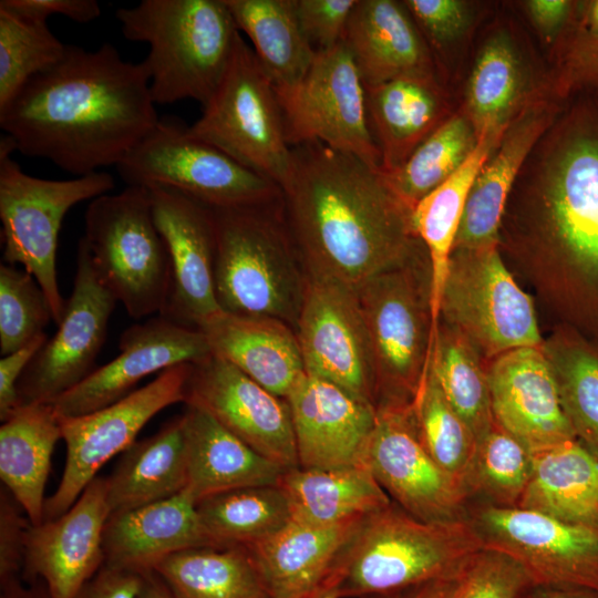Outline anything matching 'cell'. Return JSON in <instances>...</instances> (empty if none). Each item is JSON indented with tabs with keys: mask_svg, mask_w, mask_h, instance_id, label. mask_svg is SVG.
I'll use <instances>...</instances> for the list:
<instances>
[{
	"mask_svg": "<svg viewBox=\"0 0 598 598\" xmlns=\"http://www.w3.org/2000/svg\"><path fill=\"white\" fill-rule=\"evenodd\" d=\"M0 598H51L41 580L25 581L22 577L0 584Z\"/></svg>",
	"mask_w": 598,
	"mask_h": 598,
	"instance_id": "91938a15",
	"label": "cell"
},
{
	"mask_svg": "<svg viewBox=\"0 0 598 598\" xmlns=\"http://www.w3.org/2000/svg\"><path fill=\"white\" fill-rule=\"evenodd\" d=\"M440 322L464 337L486 363L544 341L534 300L515 280L499 245L453 249Z\"/></svg>",
	"mask_w": 598,
	"mask_h": 598,
	"instance_id": "30bf717a",
	"label": "cell"
},
{
	"mask_svg": "<svg viewBox=\"0 0 598 598\" xmlns=\"http://www.w3.org/2000/svg\"><path fill=\"white\" fill-rule=\"evenodd\" d=\"M571 28L585 35L598 39V0L576 1Z\"/></svg>",
	"mask_w": 598,
	"mask_h": 598,
	"instance_id": "94428289",
	"label": "cell"
},
{
	"mask_svg": "<svg viewBox=\"0 0 598 598\" xmlns=\"http://www.w3.org/2000/svg\"><path fill=\"white\" fill-rule=\"evenodd\" d=\"M292 3L300 30L317 53L342 41L357 0H292Z\"/></svg>",
	"mask_w": 598,
	"mask_h": 598,
	"instance_id": "816d5d0a",
	"label": "cell"
},
{
	"mask_svg": "<svg viewBox=\"0 0 598 598\" xmlns=\"http://www.w3.org/2000/svg\"><path fill=\"white\" fill-rule=\"evenodd\" d=\"M502 137H480L476 148L464 164L413 207V228L426 250L431 267V312L434 326L440 321L443 286L468 193Z\"/></svg>",
	"mask_w": 598,
	"mask_h": 598,
	"instance_id": "8d00e7d4",
	"label": "cell"
},
{
	"mask_svg": "<svg viewBox=\"0 0 598 598\" xmlns=\"http://www.w3.org/2000/svg\"><path fill=\"white\" fill-rule=\"evenodd\" d=\"M118 349L113 360L52 402L59 416H79L105 408L135 391L134 386L144 378L178 364L198 362L212 353L197 328L163 315L125 329Z\"/></svg>",
	"mask_w": 598,
	"mask_h": 598,
	"instance_id": "ffe728a7",
	"label": "cell"
},
{
	"mask_svg": "<svg viewBox=\"0 0 598 598\" xmlns=\"http://www.w3.org/2000/svg\"><path fill=\"white\" fill-rule=\"evenodd\" d=\"M365 101L383 174L399 168L452 114L439 79L403 78L365 86Z\"/></svg>",
	"mask_w": 598,
	"mask_h": 598,
	"instance_id": "1f68e13d",
	"label": "cell"
},
{
	"mask_svg": "<svg viewBox=\"0 0 598 598\" xmlns=\"http://www.w3.org/2000/svg\"><path fill=\"white\" fill-rule=\"evenodd\" d=\"M483 549L471 518L425 522L395 503L367 516L324 587L338 598H365L460 573Z\"/></svg>",
	"mask_w": 598,
	"mask_h": 598,
	"instance_id": "277c9868",
	"label": "cell"
},
{
	"mask_svg": "<svg viewBox=\"0 0 598 598\" xmlns=\"http://www.w3.org/2000/svg\"><path fill=\"white\" fill-rule=\"evenodd\" d=\"M499 249L558 323L598 339V95H570L535 144Z\"/></svg>",
	"mask_w": 598,
	"mask_h": 598,
	"instance_id": "6da1fadb",
	"label": "cell"
},
{
	"mask_svg": "<svg viewBox=\"0 0 598 598\" xmlns=\"http://www.w3.org/2000/svg\"><path fill=\"white\" fill-rule=\"evenodd\" d=\"M184 403L209 413L262 456L286 468L298 466L287 401L225 359L210 353L190 363Z\"/></svg>",
	"mask_w": 598,
	"mask_h": 598,
	"instance_id": "d6986e66",
	"label": "cell"
},
{
	"mask_svg": "<svg viewBox=\"0 0 598 598\" xmlns=\"http://www.w3.org/2000/svg\"><path fill=\"white\" fill-rule=\"evenodd\" d=\"M542 348L577 441L598 456V339L557 323Z\"/></svg>",
	"mask_w": 598,
	"mask_h": 598,
	"instance_id": "ab89813d",
	"label": "cell"
},
{
	"mask_svg": "<svg viewBox=\"0 0 598 598\" xmlns=\"http://www.w3.org/2000/svg\"><path fill=\"white\" fill-rule=\"evenodd\" d=\"M110 515L106 477L96 476L65 513L31 524L23 580H41L51 598H74L104 566L103 533Z\"/></svg>",
	"mask_w": 598,
	"mask_h": 598,
	"instance_id": "7402d4cb",
	"label": "cell"
},
{
	"mask_svg": "<svg viewBox=\"0 0 598 598\" xmlns=\"http://www.w3.org/2000/svg\"><path fill=\"white\" fill-rule=\"evenodd\" d=\"M138 598H173V596L163 580L155 573H150L143 576Z\"/></svg>",
	"mask_w": 598,
	"mask_h": 598,
	"instance_id": "be15d7a7",
	"label": "cell"
},
{
	"mask_svg": "<svg viewBox=\"0 0 598 598\" xmlns=\"http://www.w3.org/2000/svg\"><path fill=\"white\" fill-rule=\"evenodd\" d=\"M115 17L127 40L150 45L142 62L155 104L208 103L240 35L224 0H143Z\"/></svg>",
	"mask_w": 598,
	"mask_h": 598,
	"instance_id": "5b68a950",
	"label": "cell"
},
{
	"mask_svg": "<svg viewBox=\"0 0 598 598\" xmlns=\"http://www.w3.org/2000/svg\"><path fill=\"white\" fill-rule=\"evenodd\" d=\"M431 367L445 398L478 441L494 424L485 360L464 337L439 322Z\"/></svg>",
	"mask_w": 598,
	"mask_h": 598,
	"instance_id": "b9f144b4",
	"label": "cell"
},
{
	"mask_svg": "<svg viewBox=\"0 0 598 598\" xmlns=\"http://www.w3.org/2000/svg\"><path fill=\"white\" fill-rule=\"evenodd\" d=\"M196 507L215 546L256 544L291 519L287 495L278 484L228 491L200 501Z\"/></svg>",
	"mask_w": 598,
	"mask_h": 598,
	"instance_id": "60d3db41",
	"label": "cell"
},
{
	"mask_svg": "<svg viewBox=\"0 0 598 598\" xmlns=\"http://www.w3.org/2000/svg\"><path fill=\"white\" fill-rule=\"evenodd\" d=\"M533 455L532 477L516 507L598 530V456L577 440Z\"/></svg>",
	"mask_w": 598,
	"mask_h": 598,
	"instance_id": "836d02e7",
	"label": "cell"
},
{
	"mask_svg": "<svg viewBox=\"0 0 598 598\" xmlns=\"http://www.w3.org/2000/svg\"><path fill=\"white\" fill-rule=\"evenodd\" d=\"M158 121L143 62L109 42L93 51L66 45L0 111L17 151L76 176L117 166Z\"/></svg>",
	"mask_w": 598,
	"mask_h": 598,
	"instance_id": "7a4b0ae2",
	"label": "cell"
},
{
	"mask_svg": "<svg viewBox=\"0 0 598 598\" xmlns=\"http://www.w3.org/2000/svg\"><path fill=\"white\" fill-rule=\"evenodd\" d=\"M53 321L48 298L24 269L0 265V352L12 353L37 337Z\"/></svg>",
	"mask_w": 598,
	"mask_h": 598,
	"instance_id": "7dc6e473",
	"label": "cell"
},
{
	"mask_svg": "<svg viewBox=\"0 0 598 598\" xmlns=\"http://www.w3.org/2000/svg\"><path fill=\"white\" fill-rule=\"evenodd\" d=\"M65 51L48 20L0 4V111L32 78L56 64Z\"/></svg>",
	"mask_w": 598,
	"mask_h": 598,
	"instance_id": "f6af8a7d",
	"label": "cell"
},
{
	"mask_svg": "<svg viewBox=\"0 0 598 598\" xmlns=\"http://www.w3.org/2000/svg\"><path fill=\"white\" fill-rule=\"evenodd\" d=\"M186 406L182 414L187 457L184 491L196 504L233 489L277 484L289 470L252 450L203 409Z\"/></svg>",
	"mask_w": 598,
	"mask_h": 598,
	"instance_id": "4dcf8cb0",
	"label": "cell"
},
{
	"mask_svg": "<svg viewBox=\"0 0 598 598\" xmlns=\"http://www.w3.org/2000/svg\"><path fill=\"white\" fill-rule=\"evenodd\" d=\"M533 586L525 569L514 559L482 549L464 568L458 598H524Z\"/></svg>",
	"mask_w": 598,
	"mask_h": 598,
	"instance_id": "c3c4849f",
	"label": "cell"
},
{
	"mask_svg": "<svg viewBox=\"0 0 598 598\" xmlns=\"http://www.w3.org/2000/svg\"><path fill=\"white\" fill-rule=\"evenodd\" d=\"M188 132L279 187L287 177L291 146L278 94L241 34L221 82Z\"/></svg>",
	"mask_w": 598,
	"mask_h": 598,
	"instance_id": "8fae6325",
	"label": "cell"
},
{
	"mask_svg": "<svg viewBox=\"0 0 598 598\" xmlns=\"http://www.w3.org/2000/svg\"><path fill=\"white\" fill-rule=\"evenodd\" d=\"M364 465L390 498L412 516L425 522L465 517L467 496L424 447L411 403L377 406Z\"/></svg>",
	"mask_w": 598,
	"mask_h": 598,
	"instance_id": "ac0fdd59",
	"label": "cell"
},
{
	"mask_svg": "<svg viewBox=\"0 0 598 598\" xmlns=\"http://www.w3.org/2000/svg\"><path fill=\"white\" fill-rule=\"evenodd\" d=\"M143 576L104 565L74 598H138Z\"/></svg>",
	"mask_w": 598,
	"mask_h": 598,
	"instance_id": "6f0895ef",
	"label": "cell"
},
{
	"mask_svg": "<svg viewBox=\"0 0 598 598\" xmlns=\"http://www.w3.org/2000/svg\"><path fill=\"white\" fill-rule=\"evenodd\" d=\"M342 41L364 86L439 79L434 56L404 1L357 0Z\"/></svg>",
	"mask_w": 598,
	"mask_h": 598,
	"instance_id": "484cf974",
	"label": "cell"
},
{
	"mask_svg": "<svg viewBox=\"0 0 598 598\" xmlns=\"http://www.w3.org/2000/svg\"><path fill=\"white\" fill-rule=\"evenodd\" d=\"M116 169L127 186L173 188L214 208L281 200L277 184L192 136L174 117L159 118Z\"/></svg>",
	"mask_w": 598,
	"mask_h": 598,
	"instance_id": "7c38bea8",
	"label": "cell"
},
{
	"mask_svg": "<svg viewBox=\"0 0 598 598\" xmlns=\"http://www.w3.org/2000/svg\"><path fill=\"white\" fill-rule=\"evenodd\" d=\"M277 94L291 147L320 142L381 171L369 126L365 86L343 41L317 52L303 79Z\"/></svg>",
	"mask_w": 598,
	"mask_h": 598,
	"instance_id": "4fadbf2b",
	"label": "cell"
},
{
	"mask_svg": "<svg viewBox=\"0 0 598 598\" xmlns=\"http://www.w3.org/2000/svg\"><path fill=\"white\" fill-rule=\"evenodd\" d=\"M533 452L495 421L477 441L468 495L483 494L489 505L516 507L530 481Z\"/></svg>",
	"mask_w": 598,
	"mask_h": 598,
	"instance_id": "bcb514c9",
	"label": "cell"
},
{
	"mask_svg": "<svg viewBox=\"0 0 598 598\" xmlns=\"http://www.w3.org/2000/svg\"><path fill=\"white\" fill-rule=\"evenodd\" d=\"M154 573L173 598H271L243 546H199L178 551Z\"/></svg>",
	"mask_w": 598,
	"mask_h": 598,
	"instance_id": "f35d334b",
	"label": "cell"
},
{
	"mask_svg": "<svg viewBox=\"0 0 598 598\" xmlns=\"http://www.w3.org/2000/svg\"><path fill=\"white\" fill-rule=\"evenodd\" d=\"M537 82L513 31L498 27L491 31L474 59L462 111L477 137L502 136L512 121L534 100L550 90Z\"/></svg>",
	"mask_w": 598,
	"mask_h": 598,
	"instance_id": "f546056e",
	"label": "cell"
},
{
	"mask_svg": "<svg viewBox=\"0 0 598 598\" xmlns=\"http://www.w3.org/2000/svg\"><path fill=\"white\" fill-rule=\"evenodd\" d=\"M483 549L519 564L534 586L598 590V530L540 512L486 504L471 518Z\"/></svg>",
	"mask_w": 598,
	"mask_h": 598,
	"instance_id": "2e32d148",
	"label": "cell"
},
{
	"mask_svg": "<svg viewBox=\"0 0 598 598\" xmlns=\"http://www.w3.org/2000/svg\"><path fill=\"white\" fill-rule=\"evenodd\" d=\"M239 31L247 34L254 52L277 91L297 85L316 52L298 24L292 0H224Z\"/></svg>",
	"mask_w": 598,
	"mask_h": 598,
	"instance_id": "74e56055",
	"label": "cell"
},
{
	"mask_svg": "<svg viewBox=\"0 0 598 598\" xmlns=\"http://www.w3.org/2000/svg\"><path fill=\"white\" fill-rule=\"evenodd\" d=\"M431 53L457 44L472 29L476 11L464 0H405Z\"/></svg>",
	"mask_w": 598,
	"mask_h": 598,
	"instance_id": "681fc988",
	"label": "cell"
},
{
	"mask_svg": "<svg viewBox=\"0 0 598 598\" xmlns=\"http://www.w3.org/2000/svg\"><path fill=\"white\" fill-rule=\"evenodd\" d=\"M116 302L100 279L81 237L72 292L58 330L39 349L19 381L20 405L52 403L96 369Z\"/></svg>",
	"mask_w": 598,
	"mask_h": 598,
	"instance_id": "9a60e30c",
	"label": "cell"
},
{
	"mask_svg": "<svg viewBox=\"0 0 598 598\" xmlns=\"http://www.w3.org/2000/svg\"><path fill=\"white\" fill-rule=\"evenodd\" d=\"M0 4L44 20L60 14L78 23H89L101 16L96 0H1Z\"/></svg>",
	"mask_w": 598,
	"mask_h": 598,
	"instance_id": "9f6ffc18",
	"label": "cell"
},
{
	"mask_svg": "<svg viewBox=\"0 0 598 598\" xmlns=\"http://www.w3.org/2000/svg\"><path fill=\"white\" fill-rule=\"evenodd\" d=\"M275 204L212 207L215 292L223 311L271 317L296 327L307 274L300 271L286 221L271 210Z\"/></svg>",
	"mask_w": 598,
	"mask_h": 598,
	"instance_id": "8992f818",
	"label": "cell"
},
{
	"mask_svg": "<svg viewBox=\"0 0 598 598\" xmlns=\"http://www.w3.org/2000/svg\"><path fill=\"white\" fill-rule=\"evenodd\" d=\"M420 439L435 463L468 496L477 440L445 398L432 370L411 403Z\"/></svg>",
	"mask_w": 598,
	"mask_h": 598,
	"instance_id": "ee69618b",
	"label": "cell"
},
{
	"mask_svg": "<svg viewBox=\"0 0 598 598\" xmlns=\"http://www.w3.org/2000/svg\"><path fill=\"white\" fill-rule=\"evenodd\" d=\"M308 598H338L336 595L329 591H320L313 596H310Z\"/></svg>",
	"mask_w": 598,
	"mask_h": 598,
	"instance_id": "e7e4bbea",
	"label": "cell"
},
{
	"mask_svg": "<svg viewBox=\"0 0 598 598\" xmlns=\"http://www.w3.org/2000/svg\"><path fill=\"white\" fill-rule=\"evenodd\" d=\"M524 598H598V590L569 586H533Z\"/></svg>",
	"mask_w": 598,
	"mask_h": 598,
	"instance_id": "6125c7cd",
	"label": "cell"
},
{
	"mask_svg": "<svg viewBox=\"0 0 598 598\" xmlns=\"http://www.w3.org/2000/svg\"><path fill=\"white\" fill-rule=\"evenodd\" d=\"M186 484V444L179 415L122 453L106 477L111 515L175 496Z\"/></svg>",
	"mask_w": 598,
	"mask_h": 598,
	"instance_id": "e575fe53",
	"label": "cell"
},
{
	"mask_svg": "<svg viewBox=\"0 0 598 598\" xmlns=\"http://www.w3.org/2000/svg\"><path fill=\"white\" fill-rule=\"evenodd\" d=\"M523 8L539 35L549 44H558L573 23L576 1L527 0Z\"/></svg>",
	"mask_w": 598,
	"mask_h": 598,
	"instance_id": "11a10c76",
	"label": "cell"
},
{
	"mask_svg": "<svg viewBox=\"0 0 598 598\" xmlns=\"http://www.w3.org/2000/svg\"><path fill=\"white\" fill-rule=\"evenodd\" d=\"M565 101L549 90L530 102L508 125L472 185L454 249L499 245L502 219L513 186Z\"/></svg>",
	"mask_w": 598,
	"mask_h": 598,
	"instance_id": "d4e9b609",
	"label": "cell"
},
{
	"mask_svg": "<svg viewBox=\"0 0 598 598\" xmlns=\"http://www.w3.org/2000/svg\"><path fill=\"white\" fill-rule=\"evenodd\" d=\"M17 151L9 135L0 140V220L4 264H20L34 277L51 307L53 322L62 319L65 300L56 271L59 231L76 204L107 194L115 186L106 172L72 179H44L24 173L11 157Z\"/></svg>",
	"mask_w": 598,
	"mask_h": 598,
	"instance_id": "9c48e42d",
	"label": "cell"
},
{
	"mask_svg": "<svg viewBox=\"0 0 598 598\" xmlns=\"http://www.w3.org/2000/svg\"><path fill=\"white\" fill-rule=\"evenodd\" d=\"M287 495L291 519L334 525L367 516L392 501L367 466L287 470L277 483Z\"/></svg>",
	"mask_w": 598,
	"mask_h": 598,
	"instance_id": "d590c367",
	"label": "cell"
},
{
	"mask_svg": "<svg viewBox=\"0 0 598 598\" xmlns=\"http://www.w3.org/2000/svg\"><path fill=\"white\" fill-rule=\"evenodd\" d=\"M558 65L550 81L561 99L579 92L598 95V39L568 29L557 44Z\"/></svg>",
	"mask_w": 598,
	"mask_h": 598,
	"instance_id": "f907efd6",
	"label": "cell"
},
{
	"mask_svg": "<svg viewBox=\"0 0 598 598\" xmlns=\"http://www.w3.org/2000/svg\"><path fill=\"white\" fill-rule=\"evenodd\" d=\"M486 370L494 421L533 453L577 440L542 346L505 352Z\"/></svg>",
	"mask_w": 598,
	"mask_h": 598,
	"instance_id": "603a6c76",
	"label": "cell"
},
{
	"mask_svg": "<svg viewBox=\"0 0 598 598\" xmlns=\"http://www.w3.org/2000/svg\"><path fill=\"white\" fill-rule=\"evenodd\" d=\"M82 238L100 279L131 318H151L165 310L172 287L171 260L146 187L126 186L117 194L92 199Z\"/></svg>",
	"mask_w": 598,
	"mask_h": 598,
	"instance_id": "ba28073f",
	"label": "cell"
},
{
	"mask_svg": "<svg viewBox=\"0 0 598 598\" xmlns=\"http://www.w3.org/2000/svg\"><path fill=\"white\" fill-rule=\"evenodd\" d=\"M47 333L33 339L21 349L2 355L0 359V420H7L19 406L18 394L19 381L37 354L39 349L47 341Z\"/></svg>",
	"mask_w": 598,
	"mask_h": 598,
	"instance_id": "db71d44e",
	"label": "cell"
},
{
	"mask_svg": "<svg viewBox=\"0 0 598 598\" xmlns=\"http://www.w3.org/2000/svg\"><path fill=\"white\" fill-rule=\"evenodd\" d=\"M286 225L307 275L354 290L424 246L412 208L381 171L320 142L291 147L280 186Z\"/></svg>",
	"mask_w": 598,
	"mask_h": 598,
	"instance_id": "3957f363",
	"label": "cell"
},
{
	"mask_svg": "<svg viewBox=\"0 0 598 598\" xmlns=\"http://www.w3.org/2000/svg\"><path fill=\"white\" fill-rule=\"evenodd\" d=\"M31 523L13 496L0 491V584L22 577L25 538Z\"/></svg>",
	"mask_w": 598,
	"mask_h": 598,
	"instance_id": "f5cc1de1",
	"label": "cell"
},
{
	"mask_svg": "<svg viewBox=\"0 0 598 598\" xmlns=\"http://www.w3.org/2000/svg\"><path fill=\"white\" fill-rule=\"evenodd\" d=\"M296 334L308 375L375 406L373 357L357 290L307 275Z\"/></svg>",
	"mask_w": 598,
	"mask_h": 598,
	"instance_id": "e0dca14e",
	"label": "cell"
},
{
	"mask_svg": "<svg viewBox=\"0 0 598 598\" xmlns=\"http://www.w3.org/2000/svg\"><path fill=\"white\" fill-rule=\"evenodd\" d=\"M464 568L460 573L445 578L365 598H458L463 582Z\"/></svg>",
	"mask_w": 598,
	"mask_h": 598,
	"instance_id": "680465c9",
	"label": "cell"
},
{
	"mask_svg": "<svg viewBox=\"0 0 598 598\" xmlns=\"http://www.w3.org/2000/svg\"><path fill=\"white\" fill-rule=\"evenodd\" d=\"M478 144L475 128L461 110L452 113L394 172L383 174L412 209L451 177Z\"/></svg>",
	"mask_w": 598,
	"mask_h": 598,
	"instance_id": "7bdbcfd3",
	"label": "cell"
},
{
	"mask_svg": "<svg viewBox=\"0 0 598 598\" xmlns=\"http://www.w3.org/2000/svg\"><path fill=\"white\" fill-rule=\"evenodd\" d=\"M155 225L167 248L172 287L161 313L181 324L220 311L215 292L216 229L212 207L168 187H150Z\"/></svg>",
	"mask_w": 598,
	"mask_h": 598,
	"instance_id": "44dd1931",
	"label": "cell"
},
{
	"mask_svg": "<svg viewBox=\"0 0 598 598\" xmlns=\"http://www.w3.org/2000/svg\"><path fill=\"white\" fill-rule=\"evenodd\" d=\"M363 519L334 525L290 519L275 534L245 548L271 598H308L323 591Z\"/></svg>",
	"mask_w": 598,
	"mask_h": 598,
	"instance_id": "83f0119b",
	"label": "cell"
},
{
	"mask_svg": "<svg viewBox=\"0 0 598 598\" xmlns=\"http://www.w3.org/2000/svg\"><path fill=\"white\" fill-rule=\"evenodd\" d=\"M189 370L190 363L168 368L105 408L79 416H59L65 464L55 492L45 499L43 522L65 513L102 466L126 451L152 417L172 404L184 403Z\"/></svg>",
	"mask_w": 598,
	"mask_h": 598,
	"instance_id": "5bb4252c",
	"label": "cell"
},
{
	"mask_svg": "<svg viewBox=\"0 0 598 598\" xmlns=\"http://www.w3.org/2000/svg\"><path fill=\"white\" fill-rule=\"evenodd\" d=\"M199 546L215 545L185 491L111 515L103 533L104 565L140 575L154 573L167 557Z\"/></svg>",
	"mask_w": 598,
	"mask_h": 598,
	"instance_id": "4316f807",
	"label": "cell"
},
{
	"mask_svg": "<svg viewBox=\"0 0 598 598\" xmlns=\"http://www.w3.org/2000/svg\"><path fill=\"white\" fill-rule=\"evenodd\" d=\"M196 328L213 354L282 399L306 374L296 331L279 319L220 310Z\"/></svg>",
	"mask_w": 598,
	"mask_h": 598,
	"instance_id": "f1b7e54d",
	"label": "cell"
},
{
	"mask_svg": "<svg viewBox=\"0 0 598 598\" xmlns=\"http://www.w3.org/2000/svg\"><path fill=\"white\" fill-rule=\"evenodd\" d=\"M357 293L373 357L375 409L410 404L429 371L437 329L426 250L374 276Z\"/></svg>",
	"mask_w": 598,
	"mask_h": 598,
	"instance_id": "52a82bcc",
	"label": "cell"
},
{
	"mask_svg": "<svg viewBox=\"0 0 598 598\" xmlns=\"http://www.w3.org/2000/svg\"><path fill=\"white\" fill-rule=\"evenodd\" d=\"M285 400L291 414L298 466H365L375 424L374 405L307 373Z\"/></svg>",
	"mask_w": 598,
	"mask_h": 598,
	"instance_id": "cb8c5ba5",
	"label": "cell"
},
{
	"mask_svg": "<svg viewBox=\"0 0 598 598\" xmlns=\"http://www.w3.org/2000/svg\"><path fill=\"white\" fill-rule=\"evenodd\" d=\"M62 440L52 403L20 405L0 426V478L32 525L44 516V489L51 457Z\"/></svg>",
	"mask_w": 598,
	"mask_h": 598,
	"instance_id": "d6a6232c",
	"label": "cell"
}]
</instances>
